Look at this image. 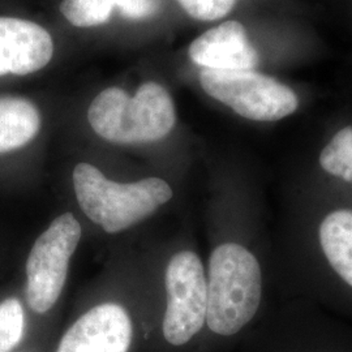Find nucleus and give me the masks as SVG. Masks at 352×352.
I'll use <instances>...</instances> for the list:
<instances>
[{
    "label": "nucleus",
    "mask_w": 352,
    "mask_h": 352,
    "mask_svg": "<svg viewBox=\"0 0 352 352\" xmlns=\"http://www.w3.org/2000/svg\"><path fill=\"white\" fill-rule=\"evenodd\" d=\"M89 124L113 144H145L166 138L175 126L174 101L157 82L141 85L133 97L120 88L104 89L90 104Z\"/></svg>",
    "instance_id": "obj_1"
},
{
    "label": "nucleus",
    "mask_w": 352,
    "mask_h": 352,
    "mask_svg": "<svg viewBox=\"0 0 352 352\" xmlns=\"http://www.w3.org/2000/svg\"><path fill=\"white\" fill-rule=\"evenodd\" d=\"M263 292L261 267L243 245L226 243L214 250L209 260L206 324L230 337L251 322Z\"/></svg>",
    "instance_id": "obj_2"
},
{
    "label": "nucleus",
    "mask_w": 352,
    "mask_h": 352,
    "mask_svg": "<svg viewBox=\"0 0 352 352\" xmlns=\"http://www.w3.org/2000/svg\"><path fill=\"white\" fill-rule=\"evenodd\" d=\"M74 187L82 212L109 234L139 223L173 197V189L161 177L123 184L89 164L76 166Z\"/></svg>",
    "instance_id": "obj_3"
},
{
    "label": "nucleus",
    "mask_w": 352,
    "mask_h": 352,
    "mask_svg": "<svg viewBox=\"0 0 352 352\" xmlns=\"http://www.w3.org/2000/svg\"><path fill=\"white\" fill-rule=\"evenodd\" d=\"M200 84L208 96L256 122H276L295 113L299 100L286 85L253 69L215 71L204 68Z\"/></svg>",
    "instance_id": "obj_4"
},
{
    "label": "nucleus",
    "mask_w": 352,
    "mask_h": 352,
    "mask_svg": "<svg viewBox=\"0 0 352 352\" xmlns=\"http://www.w3.org/2000/svg\"><path fill=\"white\" fill-rule=\"evenodd\" d=\"M80 239L78 221L64 213L36 240L26 263V300L34 312L46 314L58 302Z\"/></svg>",
    "instance_id": "obj_5"
},
{
    "label": "nucleus",
    "mask_w": 352,
    "mask_h": 352,
    "mask_svg": "<svg viewBox=\"0 0 352 352\" xmlns=\"http://www.w3.org/2000/svg\"><path fill=\"white\" fill-rule=\"evenodd\" d=\"M167 308L164 340L173 346L188 343L206 321L208 282L199 256L193 252L176 253L166 269Z\"/></svg>",
    "instance_id": "obj_6"
},
{
    "label": "nucleus",
    "mask_w": 352,
    "mask_h": 352,
    "mask_svg": "<svg viewBox=\"0 0 352 352\" xmlns=\"http://www.w3.org/2000/svg\"><path fill=\"white\" fill-rule=\"evenodd\" d=\"M132 334L126 309L106 302L81 316L67 330L56 352H128Z\"/></svg>",
    "instance_id": "obj_7"
},
{
    "label": "nucleus",
    "mask_w": 352,
    "mask_h": 352,
    "mask_svg": "<svg viewBox=\"0 0 352 352\" xmlns=\"http://www.w3.org/2000/svg\"><path fill=\"white\" fill-rule=\"evenodd\" d=\"M54 41L50 33L36 23L0 17V76H24L50 63Z\"/></svg>",
    "instance_id": "obj_8"
},
{
    "label": "nucleus",
    "mask_w": 352,
    "mask_h": 352,
    "mask_svg": "<svg viewBox=\"0 0 352 352\" xmlns=\"http://www.w3.org/2000/svg\"><path fill=\"white\" fill-rule=\"evenodd\" d=\"M188 54L193 63L215 71H248L260 62L245 28L234 20L225 21L196 38L189 46Z\"/></svg>",
    "instance_id": "obj_9"
},
{
    "label": "nucleus",
    "mask_w": 352,
    "mask_h": 352,
    "mask_svg": "<svg viewBox=\"0 0 352 352\" xmlns=\"http://www.w3.org/2000/svg\"><path fill=\"white\" fill-rule=\"evenodd\" d=\"M128 20H144L160 11L158 0H63L60 12L69 24L77 28L103 25L113 11Z\"/></svg>",
    "instance_id": "obj_10"
},
{
    "label": "nucleus",
    "mask_w": 352,
    "mask_h": 352,
    "mask_svg": "<svg viewBox=\"0 0 352 352\" xmlns=\"http://www.w3.org/2000/svg\"><path fill=\"white\" fill-rule=\"evenodd\" d=\"M41 115L30 101L20 97H0V154L20 149L34 139Z\"/></svg>",
    "instance_id": "obj_11"
},
{
    "label": "nucleus",
    "mask_w": 352,
    "mask_h": 352,
    "mask_svg": "<svg viewBox=\"0 0 352 352\" xmlns=\"http://www.w3.org/2000/svg\"><path fill=\"white\" fill-rule=\"evenodd\" d=\"M320 243L329 264L352 287V212L329 214L320 226Z\"/></svg>",
    "instance_id": "obj_12"
},
{
    "label": "nucleus",
    "mask_w": 352,
    "mask_h": 352,
    "mask_svg": "<svg viewBox=\"0 0 352 352\" xmlns=\"http://www.w3.org/2000/svg\"><path fill=\"white\" fill-rule=\"evenodd\" d=\"M320 164L330 175L352 182V126H344L320 154Z\"/></svg>",
    "instance_id": "obj_13"
},
{
    "label": "nucleus",
    "mask_w": 352,
    "mask_h": 352,
    "mask_svg": "<svg viewBox=\"0 0 352 352\" xmlns=\"http://www.w3.org/2000/svg\"><path fill=\"white\" fill-rule=\"evenodd\" d=\"M25 329L21 302L7 299L0 302V352H11L20 343Z\"/></svg>",
    "instance_id": "obj_14"
},
{
    "label": "nucleus",
    "mask_w": 352,
    "mask_h": 352,
    "mask_svg": "<svg viewBox=\"0 0 352 352\" xmlns=\"http://www.w3.org/2000/svg\"><path fill=\"white\" fill-rule=\"evenodd\" d=\"M190 17L200 21H214L223 19L236 0H176Z\"/></svg>",
    "instance_id": "obj_15"
}]
</instances>
